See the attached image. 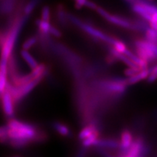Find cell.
<instances>
[{
	"label": "cell",
	"instance_id": "obj_17",
	"mask_svg": "<svg viewBox=\"0 0 157 157\" xmlns=\"http://www.w3.org/2000/svg\"><path fill=\"white\" fill-rule=\"evenodd\" d=\"M0 139L2 143L6 142L9 140L8 137V128H7V125L2 126L0 129Z\"/></svg>",
	"mask_w": 157,
	"mask_h": 157
},
{
	"label": "cell",
	"instance_id": "obj_23",
	"mask_svg": "<svg viewBox=\"0 0 157 157\" xmlns=\"http://www.w3.org/2000/svg\"><path fill=\"white\" fill-rule=\"evenodd\" d=\"M13 157H21V156H13Z\"/></svg>",
	"mask_w": 157,
	"mask_h": 157
},
{
	"label": "cell",
	"instance_id": "obj_22",
	"mask_svg": "<svg viewBox=\"0 0 157 157\" xmlns=\"http://www.w3.org/2000/svg\"><path fill=\"white\" fill-rule=\"evenodd\" d=\"M152 20H154V21H155L156 22H157V13H154V14L152 15Z\"/></svg>",
	"mask_w": 157,
	"mask_h": 157
},
{
	"label": "cell",
	"instance_id": "obj_10",
	"mask_svg": "<svg viewBox=\"0 0 157 157\" xmlns=\"http://www.w3.org/2000/svg\"><path fill=\"white\" fill-rule=\"evenodd\" d=\"M96 130H98L97 128L95 127V125L93 124H89L87 125L82 128L80 131L79 133H78V139L81 140L82 141L84 140V139L87 138V137H89L90 135H91L93 132H95Z\"/></svg>",
	"mask_w": 157,
	"mask_h": 157
},
{
	"label": "cell",
	"instance_id": "obj_21",
	"mask_svg": "<svg viewBox=\"0 0 157 157\" xmlns=\"http://www.w3.org/2000/svg\"><path fill=\"white\" fill-rule=\"evenodd\" d=\"M75 4V7L76 8L80 9L82 7H85L86 3H87V0H73Z\"/></svg>",
	"mask_w": 157,
	"mask_h": 157
},
{
	"label": "cell",
	"instance_id": "obj_18",
	"mask_svg": "<svg viewBox=\"0 0 157 157\" xmlns=\"http://www.w3.org/2000/svg\"><path fill=\"white\" fill-rule=\"evenodd\" d=\"M141 70L142 69L139 67H128L124 70V74L127 77H129V76H132L135 75V74H137L138 72H140Z\"/></svg>",
	"mask_w": 157,
	"mask_h": 157
},
{
	"label": "cell",
	"instance_id": "obj_8",
	"mask_svg": "<svg viewBox=\"0 0 157 157\" xmlns=\"http://www.w3.org/2000/svg\"><path fill=\"white\" fill-rule=\"evenodd\" d=\"M21 55L23 58V60H24L25 63L29 65L31 70L34 69V68H36L37 66H39L38 62L36 61V59H35L34 57L31 56L30 52H29V50H21Z\"/></svg>",
	"mask_w": 157,
	"mask_h": 157
},
{
	"label": "cell",
	"instance_id": "obj_6",
	"mask_svg": "<svg viewBox=\"0 0 157 157\" xmlns=\"http://www.w3.org/2000/svg\"><path fill=\"white\" fill-rule=\"evenodd\" d=\"M98 148H109V149H116L120 147V142L117 141L114 139H101L99 138L95 143V146Z\"/></svg>",
	"mask_w": 157,
	"mask_h": 157
},
{
	"label": "cell",
	"instance_id": "obj_7",
	"mask_svg": "<svg viewBox=\"0 0 157 157\" xmlns=\"http://www.w3.org/2000/svg\"><path fill=\"white\" fill-rule=\"evenodd\" d=\"M149 73H150V69H148V68L142 69L137 74L127 78L126 79L127 83L128 85H133V84L138 83L139 82L147 79L149 76Z\"/></svg>",
	"mask_w": 157,
	"mask_h": 157
},
{
	"label": "cell",
	"instance_id": "obj_13",
	"mask_svg": "<svg viewBox=\"0 0 157 157\" xmlns=\"http://www.w3.org/2000/svg\"><path fill=\"white\" fill-rule=\"evenodd\" d=\"M145 32V38H146L147 40L150 41L153 43H155V44H157V31L155 30L153 28L149 25L146 29Z\"/></svg>",
	"mask_w": 157,
	"mask_h": 157
},
{
	"label": "cell",
	"instance_id": "obj_19",
	"mask_svg": "<svg viewBox=\"0 0 157 157\" xmlns=\"http://www.w3.org/2000/svg\"><path fill=\"white\" fill-rule=\"evenodd\" d=\"M41 19L44 21H50V9L48 6H45L42 9L41 12Z\"/></svg>",
	"mask_w": 157,
	"mask_h": 157
},
{
	"label": "cell",
	"instance_id": "obj_14",
	"mask_svg": "<svg viewBox=\"0 0 157 157\" xmlns=\"http://www.w3.org/2000/svg\"><path fill=\"white\" fill-rule=\"evenodd\" d=\"M111 45H112L113 48H114L117 52H120V53L124 54L125 52H126L127 50L126 44L118 39H115V40L113 41V44Z\"/></svg>",
	"mask_w": 157,
	"mask_h": 157
},
{
	"label": "cell",
	"instance_id": "obj_20",
	"mask_svg": "<svg viewBox=\"0 0 157 157\" xmlns=\"http://www.w3.org/2000/svg\"><path fill=\"white\" fill-rule=\"evenodd\" d=\"M50 34H52V36L58 37V38H60L62 35L61 32H60V31H59L58 29L56 28L55 26H53V25H52V26H51L50 30Z\"/></svg>",
	"mask_w": 157,
	"mask_h": 157
},
{
	"label": "cell",
	"instance_id": "obj_5",
	"mask_svg": "<svg viewBox=\"0 0 157 157\" xmlns=\"http://www.w3.org/2000/svg\"><path fill=\"white\" fill-rule=\"evenodd\" d=\"M7 60H1L0 65V93H2L7 90Z\"/></svg>",
	"mask_w": 157,
	"mask_h": 157
},
{
	"label": "cell",
	"instance_id": "obj_25",
	"mask_svg": "<svg viewBox=\"0 0 157 157\" xmlns=\"http://www.w3.org/2000/svg\"><path fill=\"white\" fill-rule=\"evenodd\" d=\"M139 157H142V156H139Z\"/></svg>",
	"mask_w": 157,
	"mask_h": 157
},
{
	"label": "cell",
	"instance_id": "obj_15",
	"mask_svg": "<svg viewBox=\"0 0 157 157\" xmlns=\"http://www.w3.org/2000/svg\"><path fill=\"white\" fill-rule=\"evenodd\" d=\"M36 42H37V38L36 36L29 37V38L27 39L26 40L23 42V44L22 45L23 50H29L35 44H36Z\"/></svg>",
	"mask_w": 157,
	"mask_h": 157
},
{
	"label": "cell",
	"instance_id": "obj_2",
	"mask_svg": "<svg viewBox=\"0 0 157 157\" xmlns=\"http://www.w3.org/2000/svg\"><path fill=\"white\" fill-rule=\"evenodd\" d=\"M68 18L69 19L72 23H74L76 26H78V28L82 29L84 32L91 35L92 36L95 37L96 39L103 41V42H106L109 44H112L113 41L115 40L116 38L108 36V35L105 34V33H103V31H101V30H99V29L95 28V27L93 26L92 25L83 22L81 20L77 18V17L74 16V15H68Z\"/></svg>",
	"mask_w": 157,
	"mask_h": 157
},
{
	"label": "cell",
	"instance_id": "obj_1",
	"mask_svg": "<svg viewBox=\"0 0 157 157\" xmlns=\"http://www.w3.org/2000/svg\"><path fill=\"white\" fill-rule=\"evenodd\" d=\"M7 126L8 128V140H25L30 143L31 141L39 139L36 128L31 124L11 119H10Z\"/></svg>",
	"mask_w": 157,
	"mask_h": 157
},
{
	"label": "cell",
	"instance_id": "obj_16",
	"mask_svg": "<svg viewBox=\"0 0 157 157\" xmlns=\"http://www.w3.org/2000/svg\"><path fill=\"white\" fill-rule=\"evenodd\" d=\"M157 80V64L154 65L152 66L151 68H150V73L148 78H147V82L148 83H154Z\"/></svg>",
	"mask_w": 157,
	"mask_h": 157
},
{
	"label": "cell",
	"instance_id": "obj_4",
	"mask_svg": "<svg viewBox=\"0 0 157 157\" xmlns=\"http://www.w3.org/2000/svg\"><path fill=\"white\" fill-rule=\"evenodd\" d=\"M134 141L135 140H133L132 134L130 131L128 130V129H124V130L122 131L121 134L120 147H119V148L121 149L123 157L127 154L129 148L132 146Z\"/></svg>",
	"mask_w": 157,
	"mask_h": 157
},
{
	"label": "cell",
	"instance_id": "obj_9",
	"mask_svg": "<svg viewBox=\"0 0 157 157\" xmlns=\"http://www.w3.org/2000/svg\"><path fill=\"white\" fill-rule=\"evenodd\" d=\"M52 126H53L55 130H56L59 135H61V136H70L71 129H69V127L66 126L64 124H63L61 122H54Z\"/></svg>",
	"mask_w": 157,
	"mask_h": 157
},
{
	"label": "cell",
	"instance_id": "obj_24",
	"mask_svg": "<svg viewBox=\"0 0 157 157\" xmlns=\"http://www.w3.org/2000/svg\"><path fill=\"white\" fill-rule=\"evenodd\" d=\"M148 1H153V0H148Z\"/></svg>",
	"mask_w": 157,
	"mask_h": 157
},
{
	"label": "cell",
	"instance_id": "obj_3",
	"mask_svg": "<svg viewBox=\"0 0 157 157\" xmlns=\"http://www.w3.org/2000/svg\"><path fill=\"white\" fill-rule=\"evenodd\" d=\"M2 103L5 114L8 117H13L14 115V103H15L13 95L8 90L1 93Z\"/></svg>",
	"mask_w": 157,
	"mask_h": 157
},
{
	"label": "cell",
	"instance_id": "obj_11",
	"mask_svg": "<svg viewBox=\"0 0 157 157\" xmlns=\"http://www.w3.org/2000/svg\"><path fill=\"white\" fill-rule=\"evenodd\" d=\"M36 25L38 26V29L41 34L47 35L50 34V30L52 25L50 24V22L48 21H44V20L39 19L36 21Z\"/></svg>",
	"mask_w": 157,
	"mask_h": 157
},
{
	"label": "cell",
	"instance_id": "obj_12",
	"mask_svg": "<svg viewBox=\"0 0 157 157\" xmlns=\"http://www.w3.org/2000/svg\"><path fill=\"white\" fill-rule=\"evenodd\" d=\"M98 139H99V132L98 130H96L91 135H90L87 138L82 140V146L85 147V148L94 146Z\"/></svg>",
	"mask_w": 157,
	"mask_h": 157
}]
</instances>
